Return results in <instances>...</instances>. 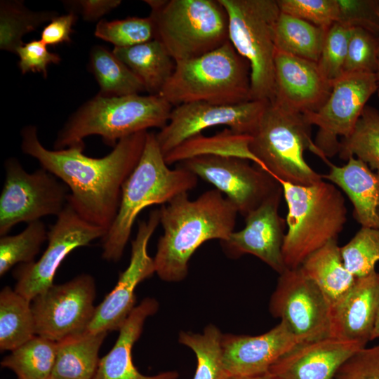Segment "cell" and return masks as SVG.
<instances>
[{
	"instance_id": "4fadbf2b",
	"label": "cell",
	"mask_w": 379,
	"mask_h": 379,
	"mask_svg": "<svg viewBox=\"0 0 379 379\" xmlns=\"http://www.w3.org/2000/svg\"><path fill=\"white\" fill-rule=\"evenodd\" d=\"M95 284L81 274L53 284L31 301L35 333L58 343L84 333L95 312Z\"/></svg>"
},
{
	"instance_id": "603a6c76",
	"label": "cell",
	"mask_w": 379,
	"mask_h": 379,
	"mask_svg": "<svg viewBox=\"0 0 379 379\" xmlns=\"http://www.w3.org/2000/svg\"><path fill=\"white\" fill-rule=\"evenodd\" d=\"M158 302L146 298L136 305L121 328L118 338L111 350L102 358L93 379H177L175 371H168L154 375H145L134 366L132 350L140 338L147 317L154 314Z\"/></svg>"
},
{
	"instance_id": "ab89813d",
	"label": "cell",
	"mask_w": 379,
	"mask_h": 379,
	"mask_svg": "<svg viewBox=\"0 0 379 379\" xmlns=\"http://www.w3.org/2000/svg\"><path fill=\"white\" fill-rule=\"evenodd\" d=\"M378 52V37L362 28L353 27L344 73L360 72L375 74Z\"/></svg>"
},
{
	"instance_id": "f1b7e54d",
	"label": "cell",
	"mask_w": 379,
	"mask_h": 379,
	"mask_svg": "<svg viewBox=\"0 0 379 379\" xmlns=\"http://www.w3.org/2000/svg\"><path fill=\"white\" fill-rule=\"evenodd\" d=\"M36 335L31 300L5 286L0 292V350L12 351Z\"/></svg>"
},
{
	"instance_id": "4dcf8cb0",
	"label": "cell",
	"mask_w": 379,
	"mask_h": 379,
	"mask_svg": "<svg viewBox=\"0 0 379 379\" xmlns=\"http://www.w3.org/2000/svg\"><path fill=\"white\" fill-rule=\"evenodd\" d=\"M1 362L18 379H48L54 368L57 343L39 335L11 351Z\"/></svg>"
},
{
	"instance_id": "7c38bea8",
	"label": "cell",
	"mask_w": 379,
	"mask_h": 379,
	"mask_svg": "<svg viewBox=\"0 0 379 379\" xmlns=\"http://www.w3.org/2000/svg\"><path fill=\"white\" fill-rule=\"evenodd\" d=\"M377 90L373 73H344L333 83L325 103L317 111L304 114L308 122L318 128L314 154L324 161L338 153L340 140L351 134Z\"/></svg>"
},
{
	"instance_id": "8992f818",
	"label": "cell",
	"mask_w": 379,
	"mask_h": 379,
	"mask_svg": "<svg viewBox=\"0 0 379 379\" xmlns=\"http://www.w3.org/2000/svg\"><path fill=\"white\" fill-rule=\"evenodd\" d=\"M173 107L191 102L234 105L251 100V69L228 41L191 60L175 62L159 95Z\"/></svg>"
},
{
	"instance_id": "e0dca14e",
	"label": "cell",
	"mask_w": 379,
	"mask_h": 379,
	"mask_svg": "<svg viewBox=\"0 0 379 379\" xmlns=\"http://www.w3.org/2000/svg\"><path fill=\"white\" fill-rule=\"evenodd\" d=\"M159 224V209L153 210L147 220L139 222L136 236L131 241L128 266L119 274L112 291L95 307L86 332L119 331L135 307V288L156 273L154 258L148 254L147 245Z\"/></svg>"
},
{
	"instance_id": "816d5d0a",
	"label": "cell",
	"mask_w": 379,
	"mask_h": 379,
	"mask_svg": "<svg viewBox=\"0 0 379 379\" xmlns=\"http://www.w3.org/2000/svg\"><path fill=\"white\" fill-rule=\"evenodd\" d=\"M48 379H54V378H51H51H48Z\"/></svg>"
},
{
	"instance_id": "cb8c5ba5",
	"label": "cell",
	"mask_w": 379,
	"mask_h": 379,
	"mask_svg": "<svg viewBox=\"0 0 379 379\" xmlns=\"http://www.w3.org/2000/svg\"><path fill=\"white\" fill-rule=\"evenodd\" d=\"M347 161L339 166L328 160L329 171L322 178L346 194L354 218L362 227L379 229V173L354 157Z\"/></svg>"
},
{
	"instance_id": "ba28073f",
	"label": "cell",
	"mask_w": 379,
	"mask_h": 379,
	"mask_svg": "<svg viewBox=\"0 0 379 379\" xmlns=\"http://www.w3.org/2000/svg\"><path fill=\"white\" fill-rule=\"evenodd\" d=\"M312 125L303 114L269 102L251 135L249 147L264 169L278 181L310 185L323 180L306 162L310 149Z\"/></svg>"
},
{
	"instance_id": "8fae6325",
	"label": "cell",
	"mask_w": 379,
	"mask_h": 379,
	"mask_svg": "<svg viewBox=\"0 0 379 379\" xmlns=\"http://www.w3.org/2000/svg\"><path fill=\"white\" fill-rule=\"evenodd\" d=\"M250 161L234 157L204 154L179 162L178 166L213 185L245 218L282 191L277 179Z\"/></svg>"
},
{
	"instance_id": "bcb514c9",
	"label": "cell",
	"mask_w": 379,
	"mask_h": 379,
	"mask_svg": "<svg viewBox=\"0 0 379 379\" xmlns=\"http://www.w3.org/2000/svg\"><path fill=\"white\" fill-rule=\"evenodd\" d=\"M119 0H82L76 1L86 20H96L117 8Z\"/></svg>"
},
{
	"instance_id": "ffe728a7",
	"label": "cell",
	"mask_w": 379,
	"mask_h": 379,
	"mask_svg": "<svg viewBox=\"0 0 379 379\" xmlns=\"http://www.w3.org/2000/svg\"><path fill=\"white\" fill-rule=\"evenodd\" d=\"M332 86L316 62L276 51L270 102L303 114L314 112L327 100Z\"/></svg>"
},
{
	"instance_id": "681fc988",
	"label": "cell",
	"mask_w": 379,
	"mask_h": 379,
	"mask_svg": "<svg viewBox=\"0 0 379 379\" xmlns=\"http://www.w3.org/2000/svg\"><path fill=\"white\" fill-rule=\"evenodd\" d=\"M375 77H376L377 84H378L377 93L379 98V52H378V65H377V69L375 72Z\"/></svg>"
},
{
	"instance_id": "44dd1931",
	"label": "cell",
	"mask_w": 379,
	"mask_h": 379,
	"mask_svg": "<svg viewBox=\"0 0 379 379\" xmlns=\"http://www.w3.org/2000/svg\"><path fill=\"white\" fill-rule=\"evenodd\" d=\"M364 346L326 337L297 345L270 367L279 379H333L340 366Z\"/></svg>"
},
{
	"instance_id": "8d00e7d4",
	"label": "cell",
	"mask_w": 379,
	"mask_h": 379,
	"mask_svg": "<svg viewBox=\"0 0 379 379\" xmlns=\"http://www.w3.org/2000/svg\"><path fill=\"white\" fill-rule=\"evenodd\" d=\"M95 35L114 47L126 48L155 39V27L150 16L112 21L102 20L96 25Z\"/></svg>"
},
{
	"instance_id": "2e32d148",
	"label": "cell",
	"mask_w": 379,
	"mask_h": 379,
	"mask_svg": "<svg viewBox=\"0 0 379 379\" xmlns=\"http://www.w3.org/2000/svg\"><path fill=\"white\" fill-rule=\"evenodd\" d=\"M269 102L251 100L234 105H180L172 109L168 123L155 136L164 156L211 127L226 126L236 133L251 135Z\"/></svg>"
},
{
	"instance_id": "9a60e30c",
	"label": "cell",
	"mask_w": 379,
	"mask_h": 379,
	"mask_svg": "<svg viewBox=\"0 0 379 379\" xmlns=\"http://www.w3.org/2000/svg\"><path fill=\"white\" fill-rule=\"evenodd\" d=\"M269 310L286 324L300 343L329 336V303L300 267L287 268L279 274Z\"/></svg>"
},
{
	"instance_id": "4316f807",
	"label": "cell",
	"mask_w": 379,
	"mask_h": 379,
	"mask_svg": "<svg viewBox=\"0 0 379 379\" xmlns=\"http://www.w3.org/2000/svg\"><path fill=\"white\" fill-rule=\"evenodd\" d=\"M107 333H90L85 331L57 343L51 378L93 379L100 359L99 350Z\"/></svg>"
},
{
	"instance_id": "9c48e42d",
	"label": "cell",
	"mask_w": 379,
	"mask_h": 379,
	"mask_svg": "<svg viewBox=\"0 0 379 379\" xmlns=\"http://www.w3.org/2000/svg\"><path fill=\"white\" fill-rule=\"evenodd\" d=\"M228 15L229 41L247 60L252 100L272 101L274 90L277 0H218Z\"/></svg>"
},
{
	"instance_id": "ac0fdd59",
	"label": "cell",
	"mask_w": 379,
	"mask_h": 379,
	"mask_svg": "<svg viewBox=\"0 0 379 379\" xmlns=\"http://www.w3.org/2000/svg\"><path fill=\"white\" fill-rule=\"evenodd\" d=\"M282 196L283 190L248 213L244 218L242 230L234 231L226 240L220 241L229 258L251 254L279 274L286 269L282 253L286 221L278 212Z\"/></svg>"
},
{
	"instance_id": "f35d334b",
	"label": "cell",
	"mask_w": 379,
	"mask_h": 379,
	"mask_svg": "<svg viewBox=\"0 0 379 379\" xmlns=\"http://www.w3.org/2000/svg\"><path fill=\"white\" fill-rule=\"evenodd\" d=\"M352 28L342 22H336L326 32L317 63L322 74L332 84L344 73Z\"/></svg>"
},
{
	"instance_id": "f546056e",
	"label": "cell",
	"mask_w": 379,
	"mask_h": 379,
	"mask_svg": "<svg viewBox=\"0 0 379 379\" xmlns=\"http://www.w3.org/2000/svg\"><path fill=\"white\" fill-rule=\"evenodd\" d=\"M328 29L281 12L274 27L276 51L317 62Z\"/></svg>"
},
{
	"instance_id": "f907efd6",
	"label": "cell",
	"mask_w": 379,
	"mask_h": 379,
	"mask_svg": "<svg viewBox=\"0 0 379 379\" xmlns=\"http://www.w3.org/2000/svg\"><path fill=\"white\" fill-rule=\"evenodd\" d=\"M378 8H379V0H378Z\"/></svg>"
},
{
	"instance_id": "7dc6e473",
	"label": "cell",
	"mask_w": 379,
	"mask_h": 379,
	"mask_svg": "<svg viewBox=\"0 0 379 379\" xmlns=\"http://www.w3.org/2000/svg\"><path fill=\"white\" fill-rule=\"evenodd\" d=\"M378 338H379V303H378L375 322L373 331L371 335V340H375Z\"/></svg>"
},
{
	"instance_id": "f6af8a7d",
	"label": "cell",
	"mask_w": 379,
	"mask_h": 379,
	"mask_svg": "<svg viewBox=\"0 0 379 379\" xmlns=\"http://www.w3.org/2000/svg\"><path fill=\"white\" fill-rule=\"evenodd\" d=\"M76 20L77 16L74 12L55 16L44 27L40 39L46 46H55L62 43L71 42L72 26Z\"/></svg>"
},
{
	"instance_id": "b9f144b4",
	"label": "cell",
	"mask_w": 379,
	"mask_h": 379,
	"mask_svg": "<svg viewBox=\"0 0 379 379\" xmlns=\"http://www.w3.org/2000/svg\"><path fill=\"white\" fill-rule=\"evenodd\" d=\"M339 20L351 27H360L379 38L378 0H338Z\"/></svg>"
},
{
	"instance_id": "60d3db41",
	"label": "cell",
	"mask_w": 379,
	"mask_h": 379,
	"mask_svg": "<svg viewBox=\"0 0 379 379\" xmlns=\"http://www.w3.org/2000/svg\"><path fill=\"white\" fill-rule=\"evenodd\" d=\"M281 13L328 29L339 20L338 0H277Z\"/></svg>"
},
{
	"instance_id": "e575fe53",
	"label": "cell",
	"mask_w": 379,
	"mask_h": 379,
	"mask_svg": "<svg viewBox=\"0 0 379 379\" xmlns=\"http://www.w3.org/2000/svg\"><path fill=\"white\" fill-rule=\"evenodd\" d=\"M52 12H32L20 1H1L0 48L15 53L22 46V36L34 31L42 23L51 20Z\"/></svg>"
},
{
	"instance_id": "1f68e13d",
	"label": "cell",
	"mask_w": 379,
	"mask_h": 379,
	"mask_svg": "<svg viewBox=\"0 0 379 379\" xmlns=\"http://www.w3.org/2000/svg\"><path fill=\"white\" fill-rule=\"evenodd\" d=\"M90 66L102 95L122 96L145 91L142 81L133 72L105 47L93 48Z\"/></svg>"
},
{
	"instance_id": "484cf974",
	"label": "cell",
	"mask_w": 379,
	"mask_h": 379,
	"mask_svg": "<svg viewBox=\"0 0 379 379\" xmlns=\"http://www.w3.org/2000/svg\"><path fill=\"white\" fill-rule=\"evenodd\" d=\"M112 53L142 81L149 95H159L175 66L174 60L157 39L131 47H114Z\"/></svg>"
},
{
	"instance_id": "5b68a950",
	"label": "cell",
	"mask_w": 379,
	"mask_h": 379,
	"mask_svg": "<svg viewBox=\"0 0 379 379\" xmlns=\"http://www.w3.org/2000/svg\"><path fill=\"white\" fill-rule=\"evenodd\" d=\"M279 182L288 207L283 258L286 269H295L328 241L338 239L347 211L343 195L331 182L322 180L298 185Z\"/></svg>"
},
{
	"instance_id": "836d02e7",
	"label": "cell",
	"mask_w": 379,
	"mask_h": 379,
	"mask_svg": "<svg viewBox=\"0 0 379 379\" xmlns=\"http://www.w3.org/2000/svg\"><path fill=\"white\" fill-rule=\"evenodd\" d=\"M339 156L361 159L379 173V111L366 105L351 134L340 140Z\"/></svg>"
},
{
	"instance_id": "52a82bcc",
	"label": "cell",
	"mask_w": 379,
	"mask_h": 379,
	"mask_svg": "<svg viewBox=\"0 0 379 379\" xmlns=\"http://www.w3.org/2000/svg\"><path fill=\"white\" fill-rule=\"evenodd\" d=\"M155 39L175 62L196 58L229 41L228 15L218 0H149Z\"/></svg>"
},
{
	"instance_id": "74e56055",
	"label": "cell",
	"mask_w": 379,
	"mask_h": 379,
	"mask_svg": "<svg viewBox=\"0 0 379 379\" xmlns=\"http://www.w3.org/2000/svg\"><path fill=\"white\" fill-rule=\"evenodd\" d=\"M340 251L346 268L356 278L375 271L379 262V229L361 227Z\"/></svg>"
},
{
	"instance_id": "d4e9b609",
	"label": "cell",
	"mask_w": 379,
	"mask_h": 379,
	"mask_svg": "<svg viewBox=\"0 0 379 379\" xmlns=\"http://www.w3.org/2000/svg\"><path fill=\"white\" fill-rule=\"evenodd\" d=\"M300 268L319 288L330 307L345 298L356 280L344 264L337 239L310 255Z\"/></svg>"
},
{
	"instance_id": "83f0119b",
	"label": "cell",
	"mask_w": 379,
	"mask_h": 379,
	"mask_svg": "<svg viewBox=\"0 0 379 379\" xmlns=\"http://www.w3.org/2000/svg\"><path fill=\"white\" fill-rule=\"evenodd\" d=\"M251 139V135L236 133L226 128L211 137L199 134L191 138L164 157L168 166L204 154L234 157L248 159L264 169L250 149Z\"/></svg>"
},
{
	"instance_id": "ee69618b",
	"label": "cell",
	"mask_w": 379,
	"mask_h": 379,
	"mask_svg": "<svg viewBox=\"0 0 379 379\" xmlns=\"http://www.w3.org/2000/svg\"><path fill=\"white\" fill-rule=\"evenodd\" d=\"M16 53L20 58L18 65L22 74L29 72H39L46 77L48 66L51 63L57 64L60 61V57L49 51L41 39L24 44L18 48Z\"/></svg>"
},
{
	"instance_id": "5bb4252c",
	"label": "cell",
	"mask_w": 379,
	"mask_h": 379,
	"mask_svg": "<svg viewBox=\"0 0 379 379\" xmlns=\"http://www.w3.org/2000/svg\"><path fill=\"white\" fill-rule=\"evenodd\" d=\"M48 231V246L36 261L22 263L13 270L15 291L32 301L52 285L57 270L77 248L102 239L107 230L81 218L67 204Z\"/></svg>"
},
{
	"instance_id": "d6a6232c",
	"label": "cell",
	"mask_w": 379,
	"mask_h": 379,
	"mask_svg": "<svg viewBox=\"0 0 379 379\" xmlns=\"http://www.w3.org/2000/svg\"><path fill=\"white\" fill-rule=\"evenodd\" d=\"M222 333L209 324L202 333L180 331L178 342L191 349L197 358V368L193 379H227L221 347Z\"/></svg>"
},
{
	"instance_id": "d590c367",
	"label": "cell",
	"mask_w": 379,
	"mask_h": 379,
	"mask_svg": "<svg viewBox=\"0 0 379 379\" xmlns=\"http://www.w3.org/2000/svg\"><path fill=\"white\" fill-rule=\"evenodd\" d=\"M47 237L48 231L41 220L28 223L18 234L1 236L0 276H4L16 264L34 262Z\"/></svg>"
},
{
	"instance_id": "7402d4cb",
	"label": "cell",
	"mask_w": 379,
	"mask_h": 379,
	"mask_svg": "<svg viewBox=\"0 0 379 379\" xmlns=\"http://www.w3.org/2000/svg\"><path fill=\"white\" fill-rule=\"evenodd\" d=\"M378 303L379 272L356 278L345 298L330 307L329 337L366 347L371 340Z\"/></svg>"
},
{
	"instance_id": "7a4b0ae2",
	"label": "cell",
	"mask_w": 379,
	"mask_h": 379,
	"mask_svg": "<svg viewBox=\"0 0 379 379\" xmlns=\"http://www.w3.org/2000/svg\"><path fill=\"white\" fill-rule=\"evenodd\" d=\"M159 209L164 232L153 258L156 274L168 282L185 279L191 257L204 242L226 240L234 232L239 213L216 189L195 199L182 193Z\"/></svg>"
},
{
	"instance_id": "30bf717a",
	"label": "cell",
	"mask_w": 379,
	"mask_h": 379,
	"mask_svg": "<svg viewBox=\"0 0 379 379\" xmlns=\"http://www.w3.org/2000/svg\"><path fill=\"white\" fill-rule=\"evenodd\" d=\"M5 181L0 195V235L21 222L29 223L55 215L68 204V187L41 167L26 171L16 158L4 164Z\"/></svg>"
},
{
	"instance_id": "277c9868",
	"label": "cell",
	"mask_w": 379,
	"mask_h": 379,
	"mask_svg": "<svg viewBox=\"0 0 379 379\" xmlns=\"http://www.w3.org/2000/svg\"><path fill=\"white\" fill-rule=\"evenodd\" d=\"M173 106L159 95L106 96L99 94L81 106L58 133L55 149L84 145V139L101 136L114 147L122 138L161 129L168 123Z\"/></svg>"
},
{
	"instance_id": "c3c4849f",
	"label": "cell",
	"mask_w": 379,
	"mask_h": 379,
	"mask_svg": "<svg viewBox=\"0 0 379 379\" xmlns=\"http://www.w3.org/2000/svg\"><path fill=\"white\" fill-rule=\"evenodd\" d=\"M228 379H236V378H228ZM239 379H279L277 378L276 376L270 374L269 372L265 375L257 376L254 378H239Z\"/></svg>"
},
{
	"instance_id": "3957f363",
	"label": "cell",
	"mask_w": 379,
	"mask_h": 379,
	"mask_svg": "<svg viewBox=\"0 0 379 379\" xmlns=\"http://www.w3.org/2000/svg\"><path fill=\"white\" fill-rule=\"evenodd\" d=\"M197 184L190 171L166 164L154 133L147 135L140 160L124 182L117 215L102 239L103 259L119 261L129 240L135 221L145 208L166 204L188 192Z\"/></svg>"
},
{
	"instance_id": "6da1fadb",
	"label": "cell",
	"mask_w": 379,
	"mask_h": 379,
	"mask_svg": "<svg viewBox=\"0 0 379 379\" xmlns=\"http://www.w3.org/2000/svg\"><path fill=\"white\" fill-rule=\"evenodd\" d=\"M147 133L124 138L106 156L93 158L83 153L84 145L48 149L39 141L36 127L27 126L21 131V149L68 187V204L81 218L107 231L117 215L123 185L140 160Z\"/></svg>"
},
{
	"instance_id": "d6986e66",
	"label": "cell",
	"mask_w": 379,
	"mask_h": 379,
	"mask_svg": "<svg viewBox=\"0 0 379 379\" xmlns=\"http://www.w3.org/2000/svg\"><path fill=\"white\" fill-rule=\"evenodd\" d=\"M300 344L281 321L258 335L222 334V362L228 378H248L265 375L285 353Z\"/></svg>"
},
{
	"instance_id": "7bdbcfd3",
	"label": "cell",
	"mask_w": 379,
	"mask_h": 379,
	"mask_svg": "<svg viewBox=\"0 0 379 379\" xmlns=\"http://www.w3.org/2000/svg\"><path fill=\"white\" fill-rule=\"evenodd\" d=\"M333 379H379V344L357 350L340 366Z\"/></svg>"
}]
</instances>
